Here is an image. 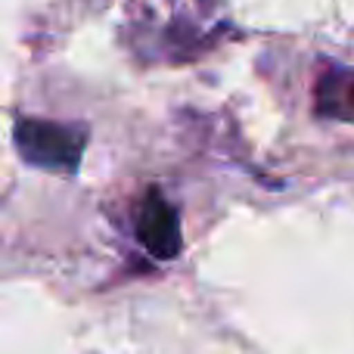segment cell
I'll use <instances>...</instances> for the list:
<instances>
[{
  "mask_svg": "<svg viewBox=\"0 0 354 354\" xmlns=\"http://www.w3.org/2000/svg\"><path fill=\"white\" fill-rule=\"evenodd\" d=\"M16 149L28 165L56 174H75L81 165V153L87 143V131L81 124H59L44 118H19L12 131Z\"/></svg>",
  "mask_w": 354,
  "mask_h": 354,
  "instance_id": "cell-1",
  "label": "cell"
},
{
  "mask_svg": "<svg viewBox=\"0 0 354 354\" xmlns=\"http://www.w3.org/2000/svg\"><path fill=\"white\" fill-rule=\"evenodd\" d=\"M137 239L149 255L162 258V261H171V258L180 255V221H177L171 202L156 187L143 196L140 212H137Z\"/></svg>",
  "mask_w": 354,
  "mask_h": 354,
  "instance_id": "cell-2",
  "label": "cell"
},
{
  "mask_svg": "<svg viewBox=\"0 0 354 354\" xmlns=\"http://www.w3.org/2000/svg\"><path fill=\"white\" fill-rule=\"evenodd\" d=\"M351 97H354V91H351Z\"/></svg>",
  "mask_w": 354,
  "mask_h": 354,
  "instance_id": "cell-3",
  "label": "cell"
}]
</instances>
